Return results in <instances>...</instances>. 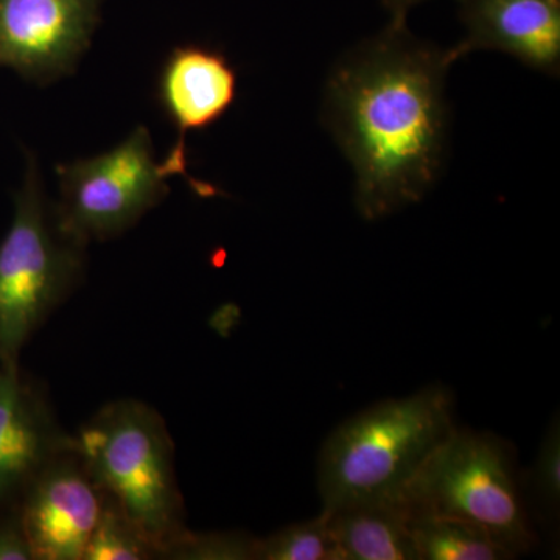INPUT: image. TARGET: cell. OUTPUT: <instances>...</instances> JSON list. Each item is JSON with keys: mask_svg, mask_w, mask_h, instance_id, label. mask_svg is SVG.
Returning a JSON list of instances; mask_svg holds the SVG:
<instances>
[{"mask_svg": "<svg viewBox=\"0 0 560 560\" xmlns=\"http://www.w3.org/2000/svg\"><path fill=\"white\" fill-rule=\"evenodd\" d=\"M448 50L390 20L331 69L323 117L355 176L368 221L422 201L440 179L447 147Z\"/></svg>", "mask_w": 560, "mask_h": 560, "instance_id": "obj_1", "label": "cell"}, {"mask_svg": "<svg viewBox=\"0 0 560 560\" xmlns=\"http://www.w3.org/2000/svg\"><path fill=\"white\" fill-rule=\"evenodd\" d=\"M455 429V397L442 385L381 401L346 420L320 448L323 512L404 499L420 466Z\"/></svg>", "mask_w": 560, "mask_h": 560, "instance_id": "obj_2", "label": "cell"}, {"mask_svg": "<svg viewBox=\"0 0 560 560\" xmlns=\"http://www.w3.org/2000/svg\"><path fill=\"white\" fill-rule=\"evenodd\" d=\"M72 442L103 492L145 530L164 559L189 528L175 448L160 412L136 399L110 401Z\"/></svg>", "mask_w": 560, "mask_h": 560, "instance_id": "obj_3", "label": "cell"}, {"mask_svg": "<svg viewBox=\"0 0 560 560\" xmlns=\"http://www.w3.org/2000/svg\"><path fill=\"white\" fill-rule=\"evenodd\" d=\"M86 248L58 228L38 162L27 154L13 220L0 242V366L20 364L22 349L79 285Z\"/></svg>", "mask_w": 560, "mask_h": 560, "instance_id": "obj_4", "label": "cell"}, {"mask_svg": "<svg viewBox=\"0 0 560 560\" xmlns=\"http://www.w3.org/2000/svg\"><path fill=\"white\" fill-rule=\"evenodd\" d=\"M404 500L488 533L512 558L537 544L508 445L490 433L455 429L420 466Z\"/></svg>", "mask_w": 560, "mask_h": 560, "instance_id": "obj_5", "label": "cell"}, {"mask_svg": "<svg viewBox=\"0 0 560 560\" xmlns=\"http://www.w3.org/2000/svg\"><path fill=\"white\" fill-rule=\"evenodd\" d=\"M60 200L51 205L58 228L83 245L119 237L168 195L173 173L154 158L153 140L138 127L97 156L57 165Z\"/></svg>", "mask_w": 560, "mask_h": 560, "instance_id": "obj_6", "label": "cell"}, {"mask_svg": "<svg viewBox=\"0 0 560 560\" xmlns=\"http://www.w3.org/2000/svg\"><path fill=\"white\" fill-rule=\"evenodd\" d=\"M103 0H0V69L47 86L72 75L101 24Z\"/></svg>", "mask_w": 560, "mask_h": 560, "instance_id": "obj_7", "label": "cell"}, {"mask_svg": "<svg viewBox=\"0 0 560 560\" xmlns=\"http://www.w3.org/2000/svg\"><path fill=\"white\" fill-rule=\"evenodd\" d=\"M105 501L72 442L44 466L18 503L33 560H83Z\"/></svg>", "mask_w": 560, "mask_h": 560, "instance_id": "obj_8", "label": "cell"}, {"mask_svg": "<svg viewBox=\"0 0 560 560\" xmlns=\"http://www.w3.org/2000/svg\"><path fill=\"white\" fill-rule=\"evenodd\" d=\"M237 70L226 55L200 44L173 47L158 75L156 101L178 135L164 162L202 198L217 197L221 191L191 178L187 135L206 131L223 119L237 98Z\"/></svg>", "mask_w": 560, "mask_h": 560, "instance_id": "obj_9", "label": "cell"}, {"mask_svg": "<svg viewBox=\"0 0 560 560\" xmlns=\"http://www.w3.org/2000/svg\"><path fill=\"white\" fill-rule=\"evenodd\" d=\"M72 444L54 411L18 366L0 382V512L13 510L51 458Z\"/></svg>", "mask_w": 560, "mask_h": 560, "instance_id": "obj_10", "label": "cell"}, {"mask_svg": "<svg viewBox=\"0 0 560 560\" xmlns=\"http://www.w3.org/2000/svg\"><path fill=\"white\" fill-rule=\"evenodd\" d=\"M466 36L448 49L453 61L497 50L548 75L560 69V0H459Z\"/></svg>", "mask_w": 560, "mask_h": 560, "instance_id": "obj_11", "label": "cell"}, {"mask_svg": "<svg viewBox=\"0 0 560 560\" xmlns=\"http://www.w3.org/2000/svg\"><path fill=\"white\" fill-rule=\"evenodd\" d=\"M323 514L340 560H419L407 500L352 504Z\"/></svg>", "mask_w": 560, "mask_h": 560, "instance_id": "obj_12", "label": "cell"}, {"mask_svg": "<svg viewBox=\"0 0 560 560\" xmlns=\"http://www.w3.org/2000/svg\"><path fill=\"white\" fill-rule=\"evenodd\" d=\"M410 533L419 560L514 559L477 526L411 506Z\"/></svg>", "mask_w": 560, "mask_h": 560, "instance_id": "obj_13", "label": "cell"}, {"mask_svg": "<svg viewBox=\"0 0 560 560\" xmlns=\"http://www.w3.org/2000/svg\"><path fill=\"white\" fill-rule=\"evenodd\" d=\"M160 559L153 540L138 523L106 495L101 518L92 530L83 560H151Z\"/></svg>", "mask_w": 560, "mask_h": 560, "instance_id": "obj_14", "label": "cell"}, {"mask_svg": "<svg viewBox=\"0 0 560 560\" xmlns=\"http://www.w3.org/2000/svg\"><path fill=\"white\" fill-rule=\"evenodd\" d=\"M254 560H340L326 515L294 523L256 540Z\"/></svg>", "mask_w": 560, "mask_h": 560, "instance_id": "obj_15", "label": "cell"}, {"mask_svg": "<svg viewBox=\"0 0 560 560\" xmlns=\"http://www.w3.org/2000/svg\"><path fill=\"white\" fill-rule=\"evenodd\" d=\"M256 540L242 533H194L189 529L164 559L254 560Z\"/></svg>", "mask_w": 560, "mask_h": 560, "instance_id": "obj_16", "label": "cell"}, {"mask_svg": "<svg viewBox=\"0 0 560 560\" xmlns=\"http://www.w3.org/2000/svg\"><path fill=\"white\" fill-rule=\"evenodd\" d=\"M530 488L540 506L555 512L560 504V427L559 418L552 419L550 429L540 445L536 466L530 471Z\"/></svg>", "mask_w": 560, "mask_h": 560, "instance_id": "obj_17", "label": "cell"}, {"mask_svg": "<svg viewBox=\"0 0 560 560\" xmlns=\"http://www.w3.org/2000/svg\"><path fill=\"white\" fill-rule=\"evenodd\" d=\"M0 560H33L18 508L0 512Z\"/></svg>", "mask_w": 560, "mask_h": 560, "instance_id": "obj_18", "label": "cell"}, {"mask_svg": "<svg viewBox=\"0 0 560 560\" xmlns=\"http://www.w3.org/2000/svg\"><path fill=\"white\" fill-rule=\"evenodd\" d=\"M382 2L389 10L390 20H407L408 11L423 0H382Z\"/></svg>", "mask_w": 560, "mask_h": 560, "instance_id": "obj_19", "label": "cell"}, {"mask_svg": "<svg viewBox=\"0 0 560 560\" xmlns=\"http://www.w3.org/2000/svg\"><path fill=\"white\" fill-rule=\"evenodd\" d=\"M0 382H2V366H0Z\"/></svg>", "mask_w": 560, "mask_h": 560, "instance_id": "obj_20", "label": "cell"}]
</instances>
